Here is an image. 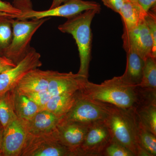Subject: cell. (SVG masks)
<instances>
[{
	"instance_id": "obj_17",
	"label": "cell",
	"mask_w": 156,
	"mask_h": 156,
	"mask_svg": "<svg viewBox=\"0 0 156 156\" xmlns=\"http://www.w3.org/2000/svg\"><path fill=\"white\" fill-rule=\"evenodd\" d=\"M126 51L127 54L126 69L121 77L126 83L138 87L142 80L144 60L131 48Z\"/></svg>"
},
{
	"instance_id": "obj_1",
	"label": "cell",
	"mask_w": 156,
	"mask_h": 156,
	"mask_svg": "<svg viewBox=\"0 0 156 156\" xmlns=\"http://www.w3.org/2000/svg\"><path fill=\"white\" fill-rule=\"evenodd\" d=\"M81 96L126 110H135L142 101L144 90L125 82L121 76L100 84L88 80L80 90Z\"/></svg>"
},
{
	"instance_id": "obj_29",
	"label": "cell",
	"mask_w": 156,
	"mask_h": 156,
	"mask_svg": "<svg viewBox=\"0 0 156 156\" xmlns=\"http://www.w3.org/2000/svg\"><path fill=\"white\" fill-rule=\"evenodd\" d=\"M104 5L112 9V11L119 13L122 5L124 0H101Z\"/></svg>"
},
{
	"instance_id": "obj_28",
	"label": "cell",
	"mask_w": 156,
	"mask_h": 156,
	"mask_svg": "<svg viewBox=\"0 0 156 156\" xmlns=\"http://www.w3.org/2000/svg\"><path fill=\"white\" fill-rule=\"evenodd\" d=\"M0 13H5L11 15H19L22 13V10L12 5L10 3L0 0Z\"/></svg>"
},
{
	"instance_id": "obj_18",
	"label": "cell",
	"mask_w": 156,
	"mask_h": 156,
	"mask_svg": "<svg viewBox=\"0 0 156 156\" xmlns=\"http://www.w3.org/2000/svg\"><path fill=\"white\" fill-rule=\"evenodd\" d=\"M146 13L138 2L124 0L119 13L122 20L123 32L131 30L136 27Z\"/></svg>"
},
{
	"instance_id": "obj_12",
	"label": "cell",
	"mask_w": 156,
	"mask_h": 156,
	"mask_svg": "<svg viewBox=\"0 0 156 156\" xmlns=\"http://www.w3.org/2000/svg\"><path fill=\"white\" fill-rule=\"evenodd\" d=\"M60 119L54 132L58 141L76 156V151L83 141L89 125Z\"/></svg>"
},
{
	"instance_id": "obj_13",
	"label": "cell",
	"mask_w": 156,
	"mask_h": 156,
	"mask_svg": "<svg viewBox=\"0 0 156 156\" xmlns=\"http://www.w3.org/2000/svg\"><path fill=\"white\" fill-rule=\"evenodd\" d=\"M88 79L78 73H60L54 71L48 90L52 96L65 93H73L80 91Z\"/></svg>"
},
{
	"instance_id": "obj_16",
	"label": "cell",
	"mask_w": 156,
	"mask_h": 156,
	"mask_svg": "<svg viewBox=\"0 0 156 156\" xmlns=\"http://www.w3.org/2000/svg\"><path fill=\"white\" fill-rule=\"evenodd\" d=\"M61 119L51 112L42 110L30 119L23 121L28 133L43 134L54 131Z\"/></svg>"
},
{
	"instance_id": "obj_11",
	"label": "cell",
	"mask_w": 156,
	"mask_h": 156,
	"mask_svg": "<svg viewBox=\"0 0 156 156\" xmlns=\"http://www.w3.org/2000/svg\"><path fill=\"white\" fill-rule=\"evenodd\" d=\"M23 120L17 117L4 128L2 156H20L27 136Z\"/></svg>"
},
{
	"instance_id": "obj_19",
	"label": "cell",
	"mask_w": 156,
	"mask_h": 156,
	"mask_svg": "<svg viewBox=\"0 0 156 156\" xmlns=\"http://www.w3.org/2000/svg\"><path fill=\"white\" fill-rule=\"evenodd\" d=\"M80 90L52 96L43 110H46L62 118L69 111L80 95Z\"/></svg>"
},
{
	"instance_id": "obj_31",
	"label": "cell",
	"mask_w": 156,
	"mask_h": 156,
	"mask_svg": "<svg viewBox=\"0 0 156 156\" xmlns=\"http://www.w3.org/2000/svg\"><path fill=\"white\" fill-rule=\"evenodd\" d=\"M16 65L14 64L11 61L0 62V74L2 73L6 70L14 67Z\"/></svg>"
},
{
	"instance_id": "obj_14",
	"label": "cell",
	"mask_w": 156,
	"mask_h": 156,
	"mask_svg": "<svg viewBox=\"0 0 156 156\" xmlns=\"http://www.w3.org/2000/svg\"><path fill=\"white\" fill-rule=\"evenodd\" d=\"M54 71L32 70L22 78L14 90L23 95L48 90Z\"/></svg>"
},
{
	"instance_id": "obj_9",
	"label": "cell",
	"mask_w": 156,
	"mask_h": 156,
	"mask_svg": "<svg viewBox=\"0 0 156 156\" xmlns=\"http://www.w3.org/2000/svg\"><path fill=\"white\" fill-rule=\"evenodd\" d=\"M41 55L34 48L14 67L0 74V96L15 89L22 78L32 70L42 66Z\"/></svg>"
},
{
	"instance_id": "obj_32",
	"label": "cell",
	"mask_w": 156,
	"mask_h": 156,
	"mask_svg": "<svg viewBox=\"0 0 156 156\" xmlns=\"http://www.w3.org/2000/svg\"><path fill=\"white\" fill-rule=\"evenodd\" d=\"M70 0H53V2L50 9L56 8V7L62 5L63 3L66 2Z\"/></svg>"
},
{
	"instance_id": "obj_15",
	"label": "cell",
	"mask_w": 156,
	"mask_h": 156,
	"mask_svg": "<svg viewBox=\"0 0 156 156\" xmlns=\"http://www.w3.org/2000/svg\"><path fill=\"white\" fill-rule=\"evenodd\" d=\"M134 112L140 123L156 135V92L147 93Z\"/></svg>"
},
{
	"instance_id": "obj_3",
	"label": "cell",
	"mask_w": 156,
	"mask_h": 156,
	"mask_svg": "<svg viewBox=\"0 0 156 156\" xmlns=\"http://www.w3.org/2000/svg\"><path fill=\"white\" fill-rule=\"evenodd\" d=\"M113 139L132 152L135 156H147L140 147L138 126L134 110H126L111 105L104 119Z\"/></svg>"
},
{
	"instance_id": "obj_27",
	"label": "cell",
	"mask_w": 156,
	"mask_h": 156,
	"mask_svg": "<svg viewBox=\"0 0 156 156\" xmlns=\"http://www.w3.org/2000/svg\"><path fill=\"white\" fill-rule=\"evenodd\" d=\"M25 95H27L30 99L41 107L42 110L43 109L52 97L48 90L30 93Z\"/></svg>"
},
{
	"instance_id": "obj_21",
	"label": "cell",
	"mask_w": 156,
	"mask_h": 156,
	"mask_svg": "<svg viewBox=\"0 0 156 156\" xmlns=\"http://www.w3.org/2000/svg\"><path fill=\"white\" fill-rule=\"evenodd\" d=\"M17 117L11 90L0 96V124L5 128Z\"/></svg>"
},
{
	"instance_id": "obj_33",
	"label": "cell",
	"mask_w": 156,
	"mask_h": 156,
	"mask_svg": "<svg viewBox=\"0 0 156 156\" xmlns=\"http://www.w3.org/2000/svg\"><path fill=\"white\" fill-rule=\"evenodd\" d=\"M4 128L0 124V156H2V141L3 133Z\"/></svg>"
},
{
	"instance_id": "obj_23",
	"label": "cell",
	"mask_w": 156,
	"mask_h": 156,
	"mask_svg": "<svg viewBox=\"0 0 156 156\" xmlns=\"http://www.w3.org/2000/svg\"><path fill=\"white\" fill-rule=\"evenodd\" d=\"M137 121L138 143L140 147L147 156H155L156 135L148 131L140 123L138 120Z\"/></svg>"
},
{
	"instance_id": "obj_24",
	"label": "cell",
	"mask_w": 156,
	"mask_h": 156,
	"mask_svg": "<svg viewBox=\"0 0 156 156\" xmlns=\"http://www.w3.org/2000/svg\"><path fill=\"white\" fill-rule=\"evenodd\" d=\"M13 30L11 18L5 16L0 18V56L9 48L12 41Z\"/></svg>"
},
{
	"instance_id": "obj_34",
	"label": "cell",
	"mask_w": 156,
	"mask_h": 156,
	"mask_svg": "<svg viewBox=\"0 0 156 156\" xmlns=\"http://www.w3.org/2000/svg\"><path fill=\"white\" fill-rule=\"evenodd\" d=\"M9 61H11V60L6 58L5 56H0V62H6Z\"/></svg>"
},
{
	"instance_id": "obj_26",
	"label": "cell",
	"mask_w": 156,
	"mask_h": 156,
	"mask_svg": "<svg viewBox=\"0 0 156 156\" xmlns=\"http://www.w3.org/2000/svg\"><path fill=\"white\" fill-rule=\"evenodd\" d=\"M144 20L151 34L153 41V47L152 56L156 58V10H150L146 12L144 16Z\"/></svg>"
},
{
	"instance_id": "obj_22",
	"label": "cell",
	"mask_w": 156,
	"mask_h": 156,
	"mask_svg": "<svg viewBox=\"0 0 156 156\" xmlns=\"http://www.w3.org/2000/svg\"><path fill=\"white\" fill-rule=\"evenodd\" d=\"M138 87L156 91V58L150 56L144 59L142 80Z\"/></svg>"
},
{
	"instance_id": "obj_8",
	"label": "cell",
	"mask_w": 156,
	"mask_h": 156,
	"mask_svg": "<svg viewBox=\"0 0 156 156\" xmlns=\"http://www.w3.org/2000/svg\"><path fill=\"white\" fill-rule=\"evenodd\" d=\"M112 139L104 120L91 123L83 141L77 150L76 156H102Z\"/></svg>"
},
{
	"instance_id": "obj_35",
	"label": "cell",
	"mask_w": 156,
	"mask_h": 156,
	"mask_svg": "<svg viewBox=\"0 0 156 156\" xmlns=\"http://www.w3.org/2000/svg\"><path fill=\"white\" fill-rule=\"evenodd\" d=\"M5 16V13H0V18Z\"/></svg>"
},
{
	"instance_id": "obj_10",
	"label": "cell",
	"mask_w": 156,
	"mask_h": 156,
	"mask_svg": "<svg viewBox=\"0 0 156 156\" xmlns=\"http://www.w3.org/2000/svg\"><path fill=\"white\" fill-rule=\"evenodd\" d=\"M122 38L125 51L131 48L144 60L152 56L153 41L144 17L140 19L135 28L123 32Z\"/></svg>"
},
{
	"instance_id": "obj_25",
	"label": "cell",
	"mask_w": 156,
	"mask_h": 156,
	"mask_svg": "<svg viewBox=\"0 0 156 156\" xmlns=\"http://www.w3.org/2000/svg\"><path fill=\"white\" fill-rule=\"evenodd\" d=\"M102 156H135L131 151L112 139L104 151Z\"/></svg>"
},
{
	"instance_id": "obj_2",
	"label": "cell",
	"mask_w": 156,
	"mask_h": 156,
	"mask_svg": "<svg viewBox=\"0 0 156 156\" xmlns=\"http://www.w3.org/2000/svg\"><path fill=\"white\" fill-rule=\"evenodd\" d=\"M101 8L90 9L67 18L64 23L58 26V29L63 33L72 35L77 45L80 58V67L77 73L88 79L89 68L92 58V20L99 14Z\"/></svg>"
},
{
	"instance_id": "obj_30",
	"label": "cell",
	"mask_w": 156,
	"mask_h": 156,
	"mask_svg": "<svg viewBox=\"0 0 156 156\" xmlns=\"http://www.w3.org/2000/svg\"><path fill=\"white\" fill-rule=\"evenodd\" d=\"M137 2L146 12L150 9L156 10V0H137Z\"/></svg>"
},
{
	"instance_id": "obj_7",
	"label": "cell",
	"mask_w": 156,
	"mask_h": 156,
	"mask_svg": "<svg viewBox=\"0 0 156 156\" xmlns=\"http://www.w3.org/2000/svg\"><path fill=\"white\" fill-rule=\"evenodd\" d=\"M101 8L100 5L94 1L70 0L53 9L43 11H36L32 9L22 10L19 15H12V19L18 20L39 19L52 17H64L68 18L90 9Z\"/></svg>"
},
{
	"instance_id": "obj_5",
	"label": "cell",
	"mask_w": 156,
	"mask_h": 156,
	"mask_svg": "<svg viewBox=\"0 0 156 156\" xmlns=\"http://www.w3.org/2000/svg\"><path fill=\"white\" fill-rule=\"evenodd\" d=\"M54 131L46 134L27 133L20 156H75L58 141Z\"/></svg>"
},
{
	"instance_id": "obj_4",
	"label": "cell",
	"mask_w": 156,
	"mask_h": 156,
	"mask_svg": "<svg viewBox=\"0 0 156 156\" xmlns=\"http://www.w3.org/2000/svg\"><path fill=\"white\" fill-rule=\"evenodd\" d=\"M50 18L18 20L11 18L13 30L12 41L4 56L17 64L25 57L31 47L30 43L36 32Z\"/></svg>"
},
{
	"instance_id": "obj_6",
	"label": "cell",
	"mask_w": 156,
	"mask_h": 156,
	"mask_svg": "<svg viewBox=\"0 0 156 156\" xmlns=\"http://www.w3.org/2000/svg\"><path fill=\"white\" fill-rule=\"evenodd\" d=\"M111 105L89 99L80 95L73 106L62 119L91 124L104 120L108 114Z\"/></svg>"
},
{
	"instance_id": "obj_36",
	"label": "cell",
	"mask_w": 156,
	"mask_h": 156,
	"mask_svg": "<svg viewBox=\"0 0 156 156\" xmlns=\"http://www.w3.org/2000/svg\"><path fill=\"white\" fill-rule=\"evenodd\" d=\"M130 1H133V2H137V0H130Z\"/></svg>"
},
{
	"instance_id": "obj_20",
	"label": "cell",
	"mask_w": 156,
	"mask_h": 156,
	"mask_svg": "<svg viewBox=\"0 0 156 156\" xmlns=\"http://www.w3.org/2000/svg\"><path fill=\"white\" fill-rule=\"evenodd\" d=\"M14 111L17 116L20 119L27 121L42 110L41 107L30 99L27 95L12 90Z\"/></svg>"
}]
</instances>
